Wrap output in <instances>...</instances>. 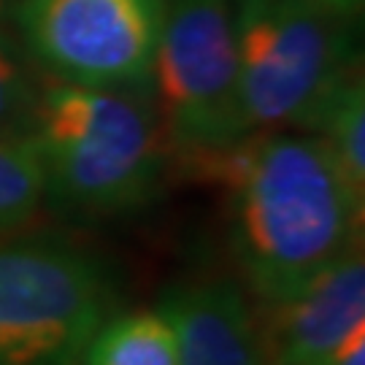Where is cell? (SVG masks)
Here are the masks:
<instances>
[{
  "label": "cell",
  "instance_id": "cell-1",
  "mask_svg": "<svg viewBox=\"0 0 365 365\" xmlns=\"http://www.w3.org/2000/svg\"><path fill=\"white\" fill-rule=\"evenodd\" d=\"M206 182L230 197V247L257 300L300 287L360 247L363 197L317 135L255 130Z\"/></svg>",
  "mask_w": 365,
  "mask_h": 365
},
{
  "label": "cell",
  "instance_id": "cell-2",
  "mask_svg": "<svg viewBox=\"0 0 365 365\" xmlns=\"http://www.w3.org/2000/svg\"><path fill=\"white\" fill-rule=\"evenodd\" d=\"M27 141L43 173V197L81 214H117L146 203L168 170L152 103L133 90L54 78L41 84Z\"/></svg>",
  "mask_w": 365,
  "mask_h": 365
},
{
  "label": "cell",
  "instance_id": "cell-3",
  "mask_svg": "<svg viewBox=\"0 0 365 365\" xmlns=\"http://www.w3.org/2000/svg\"><path fill=\"white\" fill-rule=\"evenodd\" d=\"M168 165L206 182L249 133L235 49L233 0H165L152 76Z\"/></svg>",
  "mask_w": 365,
  "mask_h": 365
},
{
  "label": "cell",
  "instance_id": "cell-4",
  "mask_svg": "<svg viewBox=\"0 0 365 365\" xmlns=\"http://www.w3.org/2000/svg\"><path fill=\"white\" fill-rule=\"evenodd\" d=\"M241 103L252 130H312L354 73L352 19L322 0H233Z\"/></svg>",
  "mask_w": 365,
  "mask_h": 365
},
{
  "label": "cell",
  "instance_id": "cell-5",
  "mask_svg": "<svg viewBox=\"0 0 365 365\" xmlns=\"http://www.w3.org/2000/svg\"><path fill=\"white\" fill-rule=\"evenodd\" d=\"M108 314V279L60 235H0V365H84Z\"/></svg>",
  "mask_w": 365,
  "mask_h": 365
},
{
  "label": "cell",
  "instance_id": "cell-6",
  "mask_svg": "<svg viewBox=\"0 0 365 365\" xmlns=\"http://www.w3.org/2000/svg\"><path fill=\"white\" fill-rule=\"evenodd\" d=\"M165 0H14L27 54L60 81L146 90Z\"/></svg>",
  "mask_w": 365,
  "mask_h": 365
},
{
  "label": "cell",
  "instance_id": "cell-7",
  "mask_svg": "<svg viewBox=\"0 0 365 365\" xmlns=\"http://www.w3.org/2000/svg\"><path fill=\"white\" fill-rule=\"evenodd\" d=\"M255 327L265 365H327L365 336V260L360 247L300 287L260 300Z\"/></svg>",
  "mask_w": 365,
  "mask_h": 365
},
{
  "label": "cell",
  "instance_id": "cell-8",
  "mask_svg": "<svg viewBox=\"0 0 365 365\" xmlns=\"http://www.w3.org/2000/svg\"><path fill=\"white\" fill-rule=\"evenodd\" d=\"M160 309L176 333V365H265L255 314L233 282L182 284Z\"/></svg>",
  "mask_w": 365,
  "mask_h": 365
},
{
  "label": "cell",
  "instance_id": "cell-9",
  "mask_svg": "<svg viewBox=\"0 0 365 365\" xmlns=\"http://www.w3.org/2000/svg\"><path fill=\"white\" fill-rule=\"evenodd\" d=\"M84 365H176V333L163 309L103 322L92 336Z\"/></svg>",
  "mask_w": 365,
  "mask_h": 365
},
{
  "label": "cell",
  "instance_id": "cell-10",
  "mask_svg": "<svg viewBox=\"0 0 365 365\" xmlns=\"http://www.w3.org/2000/svg\"><path fill=\"white\" fill-rule=\"evenodd\" d=\"M312 133L327 146L352 192L365 200V92L363 78L349 76L330 95Z\"/></svg>",
  "mask_w": 365,
  "mask_h": 365
},
{
  "label": "cell",
  "instance_id": "cell-11",
  "mask_svg": "<svg viewBox=\"0 0 365 365\" xmlns=\"http://www.w3.org/2000/svg\"><path fill=\"white\" fill-rule=\"evenodd\" d=\"M43 203V173L27 135H0V235L22 227Z\"/></svg>",
  "mask_w": 365,
  "mask_h": 365
},
{
  "label": "cell",
  "instance_id": "cell-12",
  "mask_svg": "<svg viewBox=\"0 0 365 365\" xmlns=\"http://www.w3.org/2000/svg\"><path fill=\"white\" fill-rule=\"evenodd\" d=\"M38 90L25 52L0 27V135H25Z\"/></svg>",
  "mask_w": 365,
  "mask_h": 365
},
{
  "label": "cell",
  "instance_id": "cell-13",
  "mask_svg": "<svg viewBox=\"0 0 365 365\" xmlns=\"http://www.w3.org/2000/svg\"><path fill=\"white\" fill-rule=\"evenodd\" d=\"M327 365H365V336L354 339L341 354H336Z\"/></svg>",
  "mask_w": 365,
  "mask_h": 365
},
{
  "label": "cell",
  "instance_id": "cell-14",
  "mask_svg": "<svg viewBox=\"0 0 365 365\" xmlns=\"http://www.w3.org/2000/svg\"><path fill=\"white\" fill-rule=\"evenodd\" d=\"M325 6H330L336 14H341V16H346V19H352L360 14V9H363V0H322Z\"/></svg>",
  "mask_w": 365,
  "mask_h": 365
},
{
  "label": "cell",
  "instance_id": "cell-15",
  "mask_svg": "<svg viewBox=\"0 0 365 365\" xmlns=\"http://www.w3.org/2000/svg\"><path fill=\"white\" fill-rule=\"evenodd\" d=\"M14 6V0H0V22H3V16L9 14V9Z\"/></svg>",
  "mask_w": 365,
  "mask_h": 365
}]
</instances>
